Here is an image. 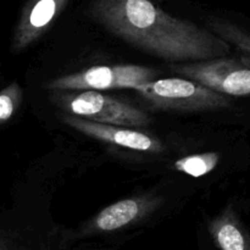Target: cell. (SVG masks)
I'll use <instances>...</instances> for the list:
<instances>
[{
	"mask_svg": "<svg viewBox=\"0 0 250 250\" xmlns=\"http://www.w3.org/2000/svg\"><path fill=\"white\" fill-rule=\"evenodd\" d=\"M90 12L114 36L163 60L200 62L231 53V44L211 31L171 16L150 0H93Z\"/></svg>",
	"mask_w": 250,
	"mask_h": 250,
	"instance_id": "1",
	"label": "cell"
},
{
	"mask_svg": "<svg viewBox=\"0 0 250 250\" xmlns=\"http://www.w3.org/2000/svg\"><path fill=\"white\" fill-rule=\"evenodd\" d=\"M50 99L56 106L65 110L71 116L81 117L98 124L117 127H146L150 117L131 104L98 93L97 90H54Z\"/></svg>",
	"mask_w": 250,
	"mask_h": 250,
	"instance_id": "2",
	"label": "cell"
},
{
	"mask_svg": "<svg viewBox=\"0 0 250 250\" xmlns=\"http://www.w3.org/2000/svg\"><path fill=\"white\" fill-rule=\"evenodd\" d=\"M134 90L155 107L173 111H204L227 109L231 100L194 81L163 78L138 85Z\"/></svg>",
	"mask_w": 250,
	"mask_h": 250,
	"instance_id": "3",
	"label": "cell"
},
{
	"mask_svg": "<svg viewBox=\"0 0 250 250\" xmlns=\"http://www.w3.org/2000/svg\"><path fill=\"white\" fill-rule=\"evenodd\" d=\"M172 71L214 92L231 97L250 94V59L219 58L172 66Z\"/></svg>",
	"mask_w": 250,
	"mask_h": 250,
	"instance_id": "4",
	"label": "cell"
},
{
	"mask_svg": "<svg viewBox=\"0 0 250 250\" xmlns=\"http://www.w3.org/2000/svg\"><path fill=\"white\" fill-rule=\"evenodd\" d=\"M155 70L139 65L93 66L88 70L61 76L45 84L53 90H99L137 88L154 81Z\"/></svg>",
	"mask_w": 250,
	"mask_h": 250,
	"instance_id": "5",
	"label": "cell"
},
{
	"mask_svg": "<svg viewBox=\"0 0 250 250\" xmlns=\"http://www.w3.org/2000/svg\"><path fill=\"white\" fill-rule=\"evenodd\" d=\"M62 120L66 125L77 129L78 132L85 136L107 142L115 146H124L132 150L151 151V153H160L164 150V146L159 139L137 129L98 124V122L81 119V117L71 116V115L63 116Z\"/></svg>",
	"mask_w": 250,
	"mask_h": 250,
	"instance_id": "6",
	"label": "cell"
},
{
	"mask_svg": "<svg viewBox=\"0 0 250 250\" xmlns=\"http://www.w3.org/2000/svg\"><path fill=\"white\" fill-rule=\"evenodd\" d=\"M68 0H29L22 11L12 38V49L21 51L50 27Z\"/></svg>",
	"mask_w": 250,
	"mask_h": 250,
	"instance_id": "7",
	"label": "cell"
},
{
	"mask_svg": "<svg viewBox=\"0 0 250 250\" xmlns=\"http://www.w3.org/2000/svg\"><path fill=\"white\" fill-rule=\"evenodd\" d=\"M209 231L219 250H250V236L232 207L212 220Z\"/></svg>",
	"mask_w": 250,
	"mask_h": 250,
	"instance_id": "8",
	"label": "cell"
},
{
	"mask_svg": "<svg viewBox=\"0 0 250 250\" xmlns=\"http://www.w3.org/2000/svg\"><path fill=\"white\" fill-rule=\"evenodd\" d=\"M146 200L142 198L124 199L105 208L93 222V229L102 232H111L128 226L143 215Z\"/></svg>",
	"mask_w": 250,
	"mask_h": 250,
	"instance_id": "9",
	"label": "cell"
},
{
	"mask_svg": "<svg viewBox=\"0 0 250 250\" xmlns=\"http://www.w3.org/2000/svg\"><path fill=\"white\" fill-rule=\"evenodd\" d=\"M210 31L243 51L250 59V32L243 27L224 19H211L209 21Z\"/></svg>",
	"mask_w": 250,
	"mask_h": 250,
	"instance_id": "10",
	"label": "cell"
},
{
	"mask_svg": "<svg viewBox=\"0 0 250 250\" xmlns=\"http://www.w3.org/2000/svg\"><path fill=\"white\" fill-rule=\"evenodd\" d=\"M220 161V155L217 153H203L188 155L175 161L173 167L177 171L187 173L192 177H203L211 172Z\"/></svg>",
	"mask_w": 250,
	"mask_h": 250,
	"instance_id": "11",
	"label": "cell"
},
{
	"mask_svg": "<svg viewBox=\"0 0 250 250\" xmlns=\"http://www.w3.org/2000/svg\"><path fill=\"white\" fill-rule=\"evenodd\" d=\"M22 100V90L17 83H11L0 92V126L11 120Z\"/></svg>",
	"mask_w": 250,
	"mask_h": 250,
	"instance_id": "12",
	"label": "cell"
},
{
	"mask_svg": "<svg viewBox=\"0 0 250 250\" xmlns=\"http://www.w3.org/2000/svg\"><path fill=\"white\" fill-rule=\"evenodd\" d=\"M0 250H12L11 241L4 232H0Z\"/></svg>",
	"mask_w": 250,
	"mask_h": 250,
	"instance_id": "13",
	"label": "cell"
}]
</instances>
